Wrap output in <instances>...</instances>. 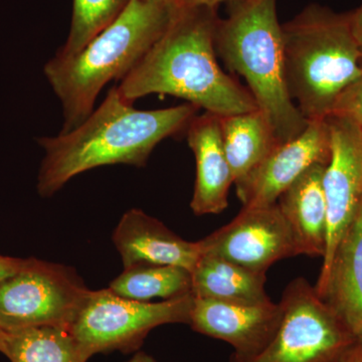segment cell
<instances>
[{
	"mask_svg": "<svg viewBox=\"0 0 362 362\" xmlns=\"http://www.w3.org/2000/svg\"><path fill=\"white\" fill-rule=\"evenodd\" d=\"M325 120L330 136V159L323 175L327 247L319 277L327 272L335 249L362 202V130L347 117L332 114Z\"/></svg>",
	"mask_w": 362,
	"mask_h": 362,
	"instance_id": "obj_10",
	"label": "cell"
},
{
	"mask_svg": "<svg viewBox=\"0 0 362 362\" xmlns=\"http://www.w3.org/2000/svg\"><path fill=\"white\" fill-rule=\"evenodd\" d=\"M199 107L185 103L157 110H139L119 94L116 86L102 104L75 129L37 138L45 156L37 192L51 197L71 178L105 165L144 168L152 151L166 138L187 131Z\"/></svg>",
	"mask_w": 362,
	"mask_h": 362,
	"instance_id": "obj_2",
	"label": "cell"
},
{
	"mask_svg": "<svg viewBox=\"0 0 362 362\" xmlns=\"http://www.w3.org/2000/svg\"><path fill=\"white\" fill-rule=\"evenodd\" d=\"M199 242L202 255L261 273L280 259L299 256L291 228L277 202L267 206H243L230 223Z\"/></svg>",
	"mask_w": 362,
	"mask_h": 362,
	"instance_id": "obj_9",
	"label": "cell"
},
{
	"mask_svg": "<svg viewBox=\"0 0 362 362\" xmlns=\"http://www.w3.org/2000/svg\"><path fill=\"white\" fill-rule=\"evenodd\" d=\"M350 26L354 37L362 49V4L349 13Z\"/></svg>",
	"mask_w": 362,
	"mask_h": 362,
	"instance_id": "obj_24",
	"label": "cell"
},
{
	"mask_svg": "<svg viewBox=\"0 0 362 362\" xmlns=\"http://www.w3.org/2000/svg\"><path fill=\"white\" fill-rule=\"evenodd\" d=\"M177 2L131 0L110 25L77 54H54L44 74L61 102V132L75 129L94 111L105 86L134 70L165 32Z\"/></svg>",
	"mask_w": 362,
	"mask_h": 362,
	"instance_id": "obj_3",
	"label": "cell"
},
{
	"mask_svg": "<svg viewBox=\"0 0 362 362\" xmlns=\"http://www.w3.org/2000/svg\"><path fill=\"white\" fill-rule=\"evenodd\" d=\"M192 281L194 298L245 303L271 301L266 292V273L218 257L202 255L192 271Z\"/></svg>",
	"mask_w": 362,
	"mask_h": 362,
	"instance_id": "obj_17",
	"label": "cell"
},
{
	"mask_svg": "<svg viewBox=\"0 0 362 362\" xmlns=\"http://www.w3.org/2000/svg\"><path fill=\"white\" fill-rule=\"evenodd\" d=\"M239 0H177V4L183 6L218 7L221 2H235Z\"/></svg>",
	"mask_w": 362,
	"mask_h": 362,
	"instance_id": "obj_25",
	"label": "cell"
},
{
	"mask_svg": "<svg viewBox=\"0 0 362 362\" xmlns=\"http://www.w3.org/2000/svg\"><path fill=\"white\" fill-rule=\"evenodd\" d=\"M279 304L282 317L270 343L256 356H232L230 362H340L357 343L304 278L288 284Z\"/></svg>",
	"mask_w": 362,
	"mask_h": 362,
	"instance_id": "obj_6",
	"label": "cell"
},
{
	"mask_svg": "<svg viewBox=\"0 0 362 362\" xmlns=\"http://www.w3.org/2000/svg\"><path fill=\"white\" fill-rule=\"evenodd\" d=\"M282 30L290 97L307 121L325 120L342 93L362 77V49L349 13L310 4Z\"/></svg>",
	"mask_w": 362,
	"mask_h": 362,
	"instance_id": "obj_4",
	"label": "cell"
},
{
	"mask_svg": "<svg viewBox=\"0 0 362 362\" xmlns=\"http://www.w3.org/2000/svg\"><path fill=\"white\" fill-rule=\"evenodd\" d=\"M154 1L177 2V0H154Z\"/></svg>",
	"mask_w": 362,
	"mask_h": 362,
	"instance_id": "obj_29",
	"label": "cell"
},
{
	"mask_svg": "<svg viewBox=\"0 0 362 362\" xmlns=\"http://www.w3.org/2000/svg\"><path fill=\"white\" fill-rule=\"evenodd\" d=\"M332 114L347 117L362 130V77L342 93Z\"/></svg>",
	"mask_w": 362,
	"mask_h": 362,
	"instance_id": "obj_22",
	"label": "cell"
},
{
	"mask_svg": "<svg viewBox=\"0 0 362 362\" xmlns=\"http://www.w3.org/2000/svg\"><path fill=\"white\" fill-rule=\"evenodd\" d=\"M282 317L279 303H245L194 298L189 325L206 337L230 343L233 356L259 354L275 335Z\"/></svg>",
	"mask_w": 362,
	"mask_h": 362,
	"instance_id": "obj_12",
	"label": "cell"
},
{
	"mask_svg": "<svg viewBox=\"0 0 362 362\" xmlns=\"http://www.w3.org/2000/svg\"><path fill=\"white\" fill-rule=\"evenodd\" d=\"M221 137L233 185L259 165L279 144L277 136L261 111L220 116Z\"/></svg>",
	"mask_w": 362,
	"mask_h": 362,
	"instance_id": "obj_18",
	"label": "cell"
},
{
	"mask_svg": "<svg viewBox=\"0 0 362 362\" xmlns=\"http://www.w3.org/2000/svg\"><path fill=\"white\" fill-rule=\"evenodd\" d=\"M25 259L11 258L0 255V283L21 270Z\"/></svg>",
	"mask_w": 362,
	"mask_h": 362,
	"instance_id": "obj_23",
	"label": "cell"
},
{
	"mask_svg": "<svg viewBox=\"0 0 362 362\" xmlns=\"http://www.w3.org/2000/svg\"><path fill=\"white\" fill-rule=\"evenodd\" d=\"M230 4L228 18H221L216 28V54L228 70L246 81L279 142L289 141L303 132L308 121L288 90L277 0H239Z\"/></svg>",
	"mask_w": 362,
	"mask_h": 362,
	"instance_id": "obj_5",
	"label": "cell"
},
{
	"mask_svg": "<svg viewBox=\"0 0 362 362\" xmlns=\"http://www.w3.org/2000/svg\"><path fill=\"white\" fill-rule=\"evenodd\" d=\"M185 134L197 163L190 207L195 216L221 214L228 206L233 177L223 148L220 116L206 111L195 116Z\"/></svg>",
	"mask_w": 362,
	"mask_h": 362,
	"instance_id": "obj_14",
	"label": "cell"
},
{
	"mask_svg": "<svg viewBox=\"0 0 362 362\" xmlns=\"http://www.w3.org/2000/svg\"><path fill=\"white\" fill-rule=\"evenodd\" d=\"M2 354L11 362H87V350L69 328L44 326L6 333Z\"/></svg>",
	"mask_w": 362,
	"mask_h": 362,
	"instance_id": "obj_19",
	"label": "cell"
},
{
	"mask_svg": "<svg viewBox=\"0 0 362 362\" xmlns=\"http://www.w3.org/2000/svg\"><path fill=\"white\" fill-rule=\"evenodd\" d=\"M315 290L362 344V202Z\"/></svg>",
	"mask_w": 362,
	"mask_h": 362,
	"instance_id": "obj_15",
	"label": "cell"
},
{
	"mask_svg": "<svg viewBox=\"0 0 362 362\" xmlns=\"http://www.w3.org/2000/svg\"><path fill=\"white\" fill-rule=\"evenodd\" d=\"M330 159V136L326 120L308 121L301 134L279 143L240 182L237 194L244 207L275 204L279 197L314 164Z\"/></svg>",
	"mask_w": 362,
	"mask_h": 362,
	"instance_id": "obj_11",
	"label": "cell"
},
{
	"mask_svg": "<svg viewBox=\"0 0 362 362\" xmlns=\"http://www.w3.org/2000/svg\"><path fill=\"white\" fill-rule=\"evenodd\" d=\"M326 164H314L279 197L277 204L291 228L298 255L325 256L327 206L323 188Z\"/></svg>",
	"mask_w": 362,
	"mask_h": 362,
	"instance_id": "obj_16",
	"label": "cell"
},
{
	"mask_svg": "<svg viewBox=\"0 0 362 362\" xmlns=\"http://www.w3.org/2000/svg\"><path fill=\"white\" fill-rule=\"evenodd\" d=\"M192 272L182 267L142 264L124 269L109 289L127 299L150 302L192 294Z\"/></svg>",
	"mask_w": 362,
	"mask_h": 362,
	"instance_id": "obj_20",
	"label": "cell"
},
{
	"mask_svg": "<svg viewBox=\"0 0 362 362\" xmlns=\"http://www.w3.org/2000/svg\"><path fill=\"white\" fill-rule=\"evenodd\" d=\"M90 292L71 267L25 259L18 273L0 283V328L70 329Z\"/></svg>",
	"mask_w": 362,
	"mask_h": 362,
	"instance_id": "obj_7",
	"label": "cell"
},
{
	"mask_svg": "<svg viewBox=\"0 0 362 362\" xmlns=\"http://www.w3.org/2000/svg\"><path fill=\"white\" fill-rule=\"evenodd\" d=\"M124 269L136 265H168L194 270L202 257L199 242L176 235L141 209L126 211L112 235Z\"/></svg>",
	"mask_w": 362,
	"mask_h": 362,
	"instance_id": "obj_13",
	"label": "cell"
},
{
	"mask_svg": "<svg viewBox=\"0 0 362 362\" xmlns=\"http://www.w3.org/2000/svg\"><path fill=\"white\" fill-rule=\"evenodd\" d=\"M216 7L177 4L165 32L127 77L116 86L128 103L169 95L218 116L258 110L247 88L218 63Z\"/></svg>",
	"mask_w": 362,
	"mask_h": 362,
	"instance_id": "obj_1",
	"label": "cell"
},
{
	"mask_svg": "<svg viewBox=\"0 0 362 362\" xmlns=\"http://www.w3.org/2000/svg\"><path fill=\"white\" fill-rule=\"evenodd\" d=\"M131 0H74L70 30L62 57L77 54L129 6Z\"/></svg>",
	"mask_w": 362,
	"mask_h": 362,
	"instance_id": "obj_21",
	"label": "cell"
},
{
	"mask_svg": "<svg viewBox=\"0 0 362 362\" xmlns=\"http://www.w3.org/2000/svg\"><path fill=\"white\" fill-rule=\"evenodd\" d=\"M125 362H158L153 357L150 356L149 354H145V352H137L134 354L129 361Z\"/></svg>",
	"mask_w": 362,
	"mask_h": 362,
	"instance_id": "obj_27",
	"label": "cell"
},
{
	"mask_svg": "<svg viewBox=\"0 0 362 362\" xmlns=\"http://www.w3.org/2000/svg\"><path fill=\"white\" fill-rule=\"evenodd\" d=\"M6 332L0 328V354H2L4 349V343H6Z\"/></svg>",
	"mask_w": 362,
	"mask_h": 362,
	"instance_id": "obj_28",
	"label": "cell"
},
{
	"mask_svg": "<svg viewBox=\"0 0 362 362\" xmlns=\"http://www.w3.org/2000/svg\"><path fill=\"white\" fill-rule=\"evenodd\" d=\"M340 362H362V344L356 343L343 356Z\"/></svg>",
	"mask_w": 362,
	"mask_h": 362,
	"instance_id": "obj_26",
	"label": "cell"
},
{
	"mask_svg": "<svg viewBox=\"0 0 362 362\" xmlns=\"http://www.w3.org/2000/svg\"><path fill=\"white\" fill-rule=\"evenodd\" d=\"M192 294L161 302H140L110 289L90 292L70 331L92 357L130 354L141 346L150 331L165 324H189Z\"/></svg>",
	"mask_w": 362,
	"mask_h": 362,
	"instance_id": "obj_8",
	"label": "cell"
}]
</instances>
